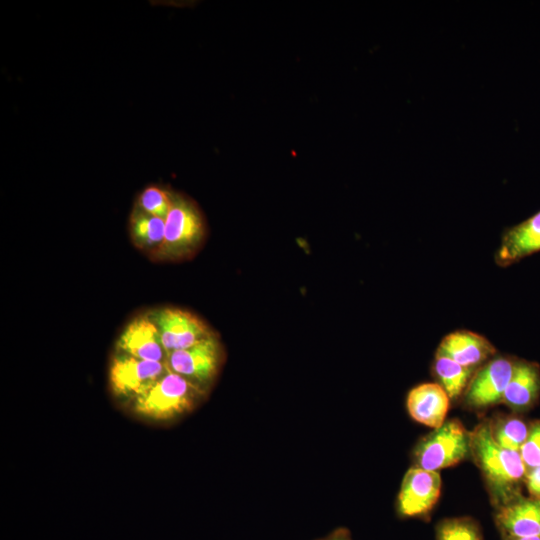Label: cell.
<instances>
[{
  "label": "cell",
  "mask_w": 540,
  "mask_h": 540,
  "mask_svg": "<svg viewBox=\"0 0 540 540\" xmlns=\"http://www.w3.org/2000/svg\"><path fill=\"white\" fill-rule=\"evenodd\" d=\"M470 455L481 471L497 508L520 496V485L526 474L520 453L505 449L493 440L488 420L470 432Z\"/></svg>",
  "instance_id": "cell-1"
},
{
  "label": "cell",
  "mask_w": 540,
  "mask_h": 540,
  "mask_svg": "<svg viewBox=\"0 0 540 540\" xmlns=\"http://www.w3.org/2000/svg\"><path fill=\"white\" fill-rule=\"evenodd\" d=\"M205 392L168 369L147 391L133 399V410L146 418L168 420L191 411Z\"/></svg>",
  "instance_id": "cell-2"
},
{
  "label": "cell",
  "mask_w": 540,
  "mask_h": 540,
  "mask_svg": "<svg viewBox=\"0 0 540 540\" xmlns=\"http://www.w3.org/2000/svg\"><path fill=\"white\" fill-rule=\"evenodd\" d=\"M205 223L197 206L188 198L173 193L165 218L163 244L155 256L159 260H180L196 252L205 236Z\"/></svg>",
  "instance_id": "cell-3"
},
{
  "label": "cell",
  "mask_w": 540,
  "mask_h": 540,
  "mask_svg": "<svg viewBox=\"0 0 540 540\" xmlns=\"http://www.w3.org/2000/svg\"><path fill=\"white\" fill-rule=\"evenodd\" d=\"M468 455L470 432L458 419H450L418 442L413 453L414 466L438 471L458 464Z\"/></svg>",
  "instance_id": "cell-4"
},
{
  "label": "cell",
  "mask_w": 540,
  "mask_h": 540,
  "mask_svg": "<svg viewBox=\"0 0 540 540\" xmlns=\"http://www.w3.org/2000/svg\"><path fill=\"white\" fill-rule=\"evenodd\" d=\"M224 359V350L216 334L167 356L166 364L204 391L213 383Z\"/></svg>",
  "instance_id": "cell-5"
},
{
  "label": "cell",
  "mask_w": 540,
  "mask_h": 540,
  "mask_svg": "<svg viewBox=\"0 0 540 540\" xmlns=\"http://www.w3.org/2000/svg\"><path fill=\"white\" fill-rule=\"evenodd\" d=\"M149 315L158 328L167 356L215 334L202 319L183 309L163 307L149 312Z\"/></svg>",
  "instance_id": "cell-6"
},
{
  "label": "cell",
  "mask_w": 540,
  "mask_h": 540,
  "mask_svg": "<svg viewBox=\"0 0 540 540\" xmlns=\"http://www.w3.org/2000/svg\"><path fill=\"white\" fill-rule=\"evenodd\" d=\"M516 360L513 357L496 356L480 366L464 391V405L473 410H481L501 403Z\"/></svg>",
  "instance_id": "cell-7"
},
{
  "label": "cell",
  "mask_w": 540,
  "mask_h": 540,
  "mask_svg": "<svg viewBox=\"0 0 540 540\" xmlns=\"http://www.w3.org/2000/svg\"><path fill=\"white\" fill-rule=\"evenodd\" d=\"M167 371L166 363L142 360L118 352L110 364L109 382L117 396L135 399Z\"/></svg>",
  "instance_id": "cell-8"
},
{
  "label": "cell",
  "mask_w": 540,
  "mask_h": 540,
  "mask_svg": "<svg viewBox=\"0 0 540 540\" xmlns=\"http://www.w3.org/2000/svg\"><path fill=\"white\" fill-rule=\"evenodd\" d=\"M440 493V474L413 466L402 480L397 501L398 512L404 517L425 515L436 505Z\"/></svg>",
  "instance_id": "cell-9"
},
{
  "label": "cell",
  "mask_w": 540,
  "mask_h": 540,
  "mask_svg": "<svg viewBox=\"0 0 540 540\" xmlns=\"http://www.w3.org/2000/svg\"><path fill=\"white\" fill-rule=\"evenodd\" d=\"M116 345L119 353L138 359L162 363L167 360L158 328L149 313L131 320L119 335Z\"/></svg>",
  "instance_id": "cell-10"
},
{
  "label": "cell",
  "mask_w": 540,
  "mask_h": 540,
  "mask_svg": "<svg viewBox=\"0 0 540 540\" xmlns=\"http://www.w3.org/2000/svg\"><path fill=\"white\" fill-rule=\"evenodd\" d=\"M537 252H540V210L504 230L495 262L507 267Z\"/></svg>",
  "instance_id": "cell-11"
},
{
  "label": "cell",
  "mask_w": 540,
  "mask_h": 540,
  "mask_svg": "<svg viewBox=\"0 0 540 540\" xmlns=\"http://www.w3.org/2000/svg\"><path fill=\"white\" fill-rule=\"evenodd\" d=\"M495 522L504 537H540V498L518 496L497 508Z\"/></svg>",
  "instance_id": "cell-12"
},
{
  "label": "cell",
  "mask_w": 540,
  "mask_h": 540,
  "mask_svg": "<svg viewBox=\"0 0 540 540\" xmlns=\"http://www.w3.org/2000/svg\"><path fill=\"white\" fill-rule=\"evenodd\" d=\"M436 354L447 356L460 365L475 370L494 357L496 348L480 334L457 330L442 339Z\"/></svg>",
  "instance_id": "cell-13"
},
{
  "label": "cell",
  "mask_w": 540,
  "mask_h": 540,
  "mask_svg": "<svg viewBox=\"0 0 540 540\" xmlns=\"http://www.w3.org/2000/svg\"><path fill=\"white\" fill-rule=\"evenodd\" d=\"M450 400L439 383H423L410 390L406 405L415 421L436 429L446 421Z\"/></svg>",
  "instance_id": "cell-14"
},
{
  "label": "cell",
  "mask_w": 540,
  "mask_h": 540,
  "mask_svg": "<svg viewBox=\"0 0 540 540\" xmlns=\"http://www.w3.org/2000/svg\"><path fill=\"white\" fill-rule=\"evenodd\" d=\"M539 395L540 366L536 362L517 359L501 403L514 412H522L533 407Z\"/></svg>",
  "instance_id": "cell-15"
},
{
  "label": "cell",
  "mask_w": 540,
  "mask_h": 540,
  "mask_svg": "<svg viewBox=\"0 0 540 540\" xmlns=\"http://www.w3.org/2000/svg\"><path fill=\"white\" fill-rule=\"evenodd\" d=\"M130 231L138 247L156 256L164 241L165 219L135 207L130 218Z\"/></svg>",
  "instance_id": "cell-16"
},
{
  "label": "cell",
  "mask_w": 540,
  "mask_h": 540,
  "mask_svg": "<svg viewBox=\"0 0 540 540\" xmlns=\"http://www.w3.org/2000/svg\"><path fill=\"white\" fill-rule=\"evenodd\" d=\"M433 372L449 398L454 400L464 393L475 370L462 366L447 356L436 354Z\"/></svg>",
  "instance_id": "cell-17"
},
{
  "label": "cell",
  "mask_w": 540,
  "mask_h": 540,
  "mask_svg": "<svg viewBox=\"0 0 540 540\" xmlns=\"http://www.w3.org/2000/svg\"><path fill=\"white\" fill-rule=\"evenodd\" d=\"M490 434L501 447L519 452L524 444L529 426L514 416H497L488 420Z\"/></svg>",
  "instance_id": "cell-18"
},
{
  "label": "cell",
  "mask_w": 540,
  "mask_h": 540,
  "mask_svg": "<svg viewBox=\"0 0 540 540\" xmlns=\"http://www.w3.org/2000/svg\"><path fill=\"white\" fill-rule=\"evenodd\" d=\"M436 540H483L479 525L471 518L457 517L441 521Z\"/></svg>",
  "instance_id": "cell-19"
},
{
  "label": "cell",
  "mask_w": 540,
  "mask_h": 540,
  "mask_svg": "<svg viewBox=\"0 0 540 540\" xmlns=\"http://www.w3.org/2000/svg\"><path fill=\"white\" fill-rule=\"evenodd\" d=\"M172 192L157 186L147 187L138 197L136 208L153 216L165 219L171 204Z\"/></svg>",
  "instance_id": "cell-20"
},
{
  "label": "cell",
  "mask_w": 540,
  "mask_h": 540,
  "mask_svg": "<svg viewBox=\"0 0 540 540\" xmlns=\"http://www.w3.org/2000/svg\"><path fill=\"white\" fill-rule=\"evenodd\" d=\"M519 453L526 471L540 465V421L529 426L527 438Z\"/></svg>",
  "instance_id": "cell-21"
},
{
  "label": "cell",
  "mask_w": 540,
  "mask_h": 540,
  "mask_svg": "<svg viewBox=\"0 0 540 540\" xmlns=\"http://www.w3.org/2000/svg\"><path fill=\"white\" fill-rule=\"evenodd\" d=\"M524 482L530 497L540 498V465L526 471Z\"/></svg>",
  "instance_id": "cell-22"
},
{
  "label": "cell",
  "mask_w": 540,
  "mask_h": 540,
  "mask_svg": "<svg viewBox=\"0 0 540 540\" xmlns=\"http://www.w3.org/2000/svg\"><path fill=\"white\" fill-rule=\"evenodd\" d=\"M317 540H352L350 532L345 528H338L325 537Z\"/></svg>",
  "instance_id": "cell-23"
},
{
  "label": "cell",
  "mask_w": 540,
  "mask_h": 540,
  "mask_svg": "<svg viewBox=\"0 0 540 540\" xmlns=\"http://www.w3.org/2000/svg\"><path fill=\"white\" fill-rule=\"evenodd\" d=\"M504 540H540V537H504Z\"/></svg>",
  "instance_id": "cell-24"
}]
</instances>
